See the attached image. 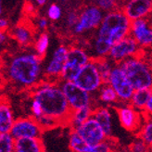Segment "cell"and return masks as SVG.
Listing matches in <instances>:
<instances>
[{
  "label": "cell",
  "mask_w": 152,
  "mask_h": 152,
  "mask_svg": "<svg viewBox=\"0 0 152 152\" xmlns=\"http://www.w3.org/2000/svg\"><path fill=\"white\" fill-rule=\"evenodd\" d=\"M42 60L36 52L22 51L4 59L2 75L17 90H32L42 82Z\"/></svg>",
  "instance_id": "obj_1"
},
{
  "label": "cell",
  "mask_w": 152,
  "mask_h": 152,
  "mask_svg": "<svg viewBox=\"0 0 152 152\" xmlns=\"http://www.w3.org/2000/svg\"><path fill=\"white\" fill-rule=\"evenodd\" d=\"M131 22L121 9L106 12L93 39V58L108 57L112 45L130 34Z\"/></svg>",
  "instance_id": "obj_2"
},
{
  "label": "cell",
  "mask_w": 152,
  "mask_h": 152,
  "mask_svg": "<svg viewBox=\"0 0 152 152\" xmlns=\"http://www.w3.org/2000/svg\"><path fill=\"white\" fill-rule=\"evenodd\" d=\"M32 98L39 102L45 115L55 119L60 125H69L72 110L59 82H41L32 89Z\"/></svg>",
  "instance_id": "obj_3"
},
{
  "label": "cell",
  "mask_w": 152,
  "mask_h": 152,
  "mask_svg": "<svg viewBox=\"0 0 152 152\" xmlns=\"http://www.w3.org/2000/svg\"><path fill=\"white\" fill-rule=\"evenodd\" d=\"M131 85L137 89H152V63L144 58V54L128 58L118 64Z\"/></svg>",
  "instance_id": "obj_4"
},
{
  "label": "cell",
  "mask_w": 152,
  "mask_h": 152,
  "mask_svg": "<svg viewBox=\"0 0 152 152\" xmlns=\"http://www.w3.org/2000/svg\"><path fill=\"white\" fill-rule=\"evenodd\" d=\"M89 54L86 50L78 45H72L68 50L66 63L61 75V80L73 82L81 69L90 61Z\"/></svg>",
  "instance_id": "obj_5"
},
{
  "label": "cell",
  "mask_w": 152,
  "mask_h": 152,
  "mask_svg": "<svg viewBox=\"0 0 152 152\" xmlns=\"http://www.w3.org/2000/svg\"><path fill=\"white\" fill-rule=\"evenodd\" d=\"M105 13L106 12L94 4L85 7L80 11L79 20L72 29V33L75 35H80L97 29L104 19Z\"/></svg>",
  "instance_id": "obj_6"
},
{
  "label": "cell",
  "mask_w": 152,
  "mask_h": 152,
  "mask_svg": "<svg viewBox=\"0 0 152 152\" xmlns=\"http://www.w3.org/2000/svg\"><path fill=\"white\" fill-rule=\"evenodd\" d=\"M73 82L90 94L96 93L99 90L104 83L93 58L82 68Z\"/></svg>",
  "instance_id": "obj_7"
},
{
  "label": "cell",
  "mask_w": 152,
  "mask_h": 152,
  "mask_svg": "<svg viewBox=\"0 0 152 152\" xmlns=\"http://www.w3.org/2000/svg\"><path fill=\"white\" fill-rule=\"evenodd\" d=\"M59 83L60 87L72 110L93 107V99L89 92L83 90L72 81L61 80Z\"/></svg>",
  "instance_id": "obj_8"
},
{
  "label": "cell",
  "mask_w": 152,
  "mask_h": 152,
  "mask_svg": "<svg viewBox=\"0 0 152 152\" xmlns=\"http://www.w3.org/2000/svg\"><path fill=\"white\" fill-rule=\"evenodd\" d=\"M143 53L144 49L129 34L112 45L108 57L115 64H119L128 58L139 56L142 55Z\"/></svg>",
  "instance_id": "obj_9"
},
{
  "label": "cell",
  "mask_w": 152,
  "mask_h": 152,
  "mask_svg": "<svg viewBox=\"0 0 152 152\" xmlns=\"http://www.w3.org/2000/svg\"><path fill=\"white\" fill-rule=\"evenodd\" d=\"M44 131L38 121L31 116L15 120L10 134L15 140L20 138H41Z\"/></svg>",
  "instance_id": "obj_10"
},
{
  "label": "cell",
  "mask_w": 152,
  "mask_h": 152,
  "mask_svg": "<svg viewBox=\"0 0 152 152\" xmlns=\"http://www.w3.org/2000/svg\"><path fill=\"white\" fill-rule=\"evenodd\" d=\"M68 50L69 48L64 45H60L53 52L48 64L45 66L44 70L43 75L45 78V81L56 83L61 81V75L66 63Z\"/></svg>",
  "instance_id": "obj_11"
},
{
  "label": "cell",
  "mask_w": 152,
  "mask_h": 152,
  "mask_svg": "<svg viewBox=\"0 0 152 152\" xmlns=\"http://www.w3.org/2000/svg\"><path fill=\"white\" fill-rule=\"evenodd\" d=\"M108 83L113 87L119 96V99L121 103H129L134 92V88L128 80L127 76L121 68L115 64L110 75Z\"/></svg>",
  "instance_id": "obj_12"
},
{
  "label": "cell",
  "mask_w": 152,
  "mask_h": 152,
  "mask_svg": "<svg viewBox=\"0 0 152 152\" xmlns=\"http://www.w3.org/2000/svg\"><path fill=\"white\" fill-rule=\"evenodd\" d=\"M116 111L121 125L126 131L132 133L139 132L145 120L143 112L134 109L129 103H124V105L119 106L116 108Z\"/></svg>",
  "instance_id": "obj_13"
},
{
  "label": "cell",
  "mask_w": 152,
  "mask_h": 152,
  "mask_svg": "<svg viewBox=\"0 0 152 152\" xmlns=\"http://www.w3.org/2000/svg\"><path fill=\"white\" fill-rule=\"evenodd\" d=\"M120 9L131 21L148 19L152 14V0H121Z\"/></svg>",
  "instance_id": "obj_14"
},
{
  "label": "cell",
  "mask_w": 152,
  "mask_h": 152,
  "mask_svg": "<svg viewBox=\"0 0 152 152\" xmlns=\"http://www.w3.org/2000/svg\"><path fill=\"white\" fill-rule=\"evenodd\" d=\"M75 130L78 132V134L85 139L89 146L96 145V144L104 141L106 138H108L102 127L93 116L83 124L75 128Z\"/></svg>",
  "instance_id": "obj_15"
},
{
  "label": "cell",
  "mask_w": 152,
  "mask_h": 152,
  "mask_svg": "<svg viewBox=\"0 0 152 152\" xmlns=\"http://www.w3.org/2000/svg\"><path fill=\"white\" fill-rule=\"evenodd\" d=\"M130 35L143 49L152 48V24L148 19L133 20L131 22Z\"/></svg>",
  "instance_id": "obj_16"
},
{
  "label": "cell",
  "mask_w": 152,
  "mask_h": 152,
  "mask_svg": "<svg viewBox=\"0 0 152 152\" xmlns=\"http://www.w3.org/2000/svg\"><path fill=\"white\" fill-rule=\"evenodd\" d=\"M34 26L26 22H19L13 28L9 30V34L12 39H14L21 47H29L34 44Z\"/></svg>",
  "instance_id": "obj_17"
},
{
  "label": "cell",
  "mask_w": 152,
  "mask_h": 152,
  "mask_svg": "<svg viewBox=\"0 0 152 152\" xmlns=\"http://www.w3.org/2000/svg\"><path fill=\"white\" fill-rule=\"evenodd\" d=\"M14 115L10 102L2 96L0 104V134L10 133L14 124Z\"/></svg>",
  "instance_id": "obj_18"
},
{
  "label": "cell",
  "mask_w": 152,
  "mask_h": 152,
  "mask_svg": "<svg viewBox=\"0 0 152 152\" xmlns=\"http://www.w3.org/2000/svg\"><path fill=\"white\" fill-rule=\"evenodd\" d=\"M100 124L107 137H112V117L108 107L94 108L92 115Z\"/></svg>",
  "instance_id": "obj_19"
},
{
  "label": "cell",
  "mask_w": 152,
  "mask_h": 152,
  "mask_svg": "<svg viewBox=\"0 0 152 152\" xmlns=\"http://www.w3.org/2000/svg\"><path fill=\"white\" fill-rule=\"evenodd\" d=\"M15 152H45L41 138H20L15 140Z\"/></svg>",
  "instance_id": "obj_20"
},
{
  "label": "cell",
  "mask_w": 152,
  "mask_h": 152,
  "mask_svg": "<svg viewBox=\"0 0 152 152\" xmlns=\"http://www.w3.org/2000/svg\"><path fill=\"white\" fill-rule=\"evenodd\" d=\"M152 89H137L134 90V92L132 96V98L129 104L132 105L134 109L137 110L144 112L146 109V106L149 99L151 95Z\"/></svg>",
  "instance_id": "obj_21"
},
{
  "label": "cell",
  "mask_w": 152,
  "mask_h": 152,
  "mask_svg": "<svg viewBox=\"0 0 152 152\" xmlns=\"http://www.w3.org/2000/svg\"><path fill=\"white\" fill-rule=\"evenodd\" d=\"M93 110H94L93 107H87V108L72 110L70 118V123H69L71 129L77 128L78 126L85 123V121H86L89 118L92 117Z\"/></svg>",
  "instance_id": "obj_22"
},
{
  "label": "cell",
  "mask_w": 152,
  "mask_h": 152,
  "mask_svg": "<svg viewBox=\"0 0 152 152\" xmlns=\"http://www.w3.org/2000/svg\"><path fill=\"white\" fill-rule=\"evenodd\" d=\"M97 92H98V99L102 103H105L107 105H114L118 102H121L116 91L108 83H103L102 86L99 88Z\"/></svg>",
  "instance_id": "obj_23"
},
{
  "label": "cell",
  "mask_w": 152,
  "mask_h": 152,
  "mask_svg": "<svg viewBox=\"0 0 152 152\" xmlns=\"http://www.w3.org/2000/svg\"><path fill=\"white\" fill-rule=\"evenodd\" d=\"M89 147L75 129H71L69 134V148L72 152H88Z\"/></svg>",
  "instance_id": "obj_24"
},
{
  "label": "cell",
  "mask_w": 152,
  "mask_h": 152,
  "mask_svg": "<svg viewBox=\"0 0 152 152\" xmlns=\"http://www.w3.org/2000/svg\"><path fill=\"white\" fill-rule=\"evenodd\" d=\"M96 63L97 69L99 71V73L101 75V78L103 80V83H106L109 82L110 75L111 73V71L113 69V61L109 57H103V58H93Z\"/></svg>",
  "instance_id": "obj_25"
},
{
  "label": "cell",
  "mask_w": 152,
  "mask_h": 152,
  "mask_svg": "<svg viewBox=\"0 0 152 152\" xmlns=\"http://www.w3.org/2000/svg\"><path fill=\"white\" fill-rule=\"evenodd\" d=\"M49 40H50L49 34L47 32H42L39 34V36L37 37V39L34 41V51L42 58H44L45 54H47V51L49 45Z\"/></svg>",
  "instance_id": "obj_26"
},
{
  "label": "cell",
  "mask_w": 152,
  "mask_h": 152,
  "mask_svg": "<svg viewBox=\"0 0 152 152\" xmlns=\"http://www.w3.org/2000/svg\"><path fill=\"white\" fill-rule=\"evenodd\" d=\"M144 124L137 133V136L141 137L148 145L152 148V116H145Z\"/></svg>",
  "instance_id": "obj_27"
},
{
  "label": "cell",
  "mask_w": 152,
  "mask_h": 152,
  "mask_svg": "<svg viewBox=\"0 0 152 152\" xmlns=\"http://www.w3.org/2000/svg\"><path fill=\"white\" fill-rule=\"evenodd\" d=\"M88 152H115V143L112 137H108L96 145L90 146Z\"/></svg>",
  "instance_id": "obj_28"
},
{
  "label": "cell",
  "mask_w": 152,
  "mask_h": 152,
  "mask_svg": "<svg viewBox=\"0 0 152 152\" xmlns=\"http://www.w3.org/2000/svg\"><path fill=\"white\" fill-rule=\"evenodd\" d=\"M0 152H15V139L10 133L0 134Z\"/></svg>",
  "instance_id": "obj_29"
},
{
  "label": "cell",
  "mask_w": 152,
  "mask_h": 152,
  "mask_svg": "<svg viewBox=\"0 0 152 152\" xmlns=\"http://www.w3.org/2000/svg\"><path fill=\"white\" fill-rule=\"evenodd\" d=\"M94 5L97 6L104 12H109L121 7V0H92Z\"/></svg>",
  "instance_id": "obj_30"
},
{
  "label": "cell",
  "mask_w": 152,
  "mask_h": 152,
  "mask_svg": "<svg viewBox=\"0 0 152 152\" xmlns=\"http://www.w3.org/2000/svg\"><path fill=\"white\" fill-rule=\"evenodd\" d=\"M128 149L131 152H150L151 148L141 137L137 136L129 146Z\"/></svg>",
  "instance_id": "obj_31"
},
{
  "label": "cell",
  "mask_w": 152,
  "mask_h": 152,
  "mask_svg": "<svg viewBox=\"0 0 152 152\" xmlns=\"http://www.w3.org/2000/svg\"><path fill=\"white\" fill-rule=\"evenodd\" d=\"M48 18L52 21H57L61 19L62 17V10L58 4H51L47 11Z\"/></svg>",
  "instance_id": "obj_32"
},
{
  "label": "cell",
  "mask_w": 152,
  "mask_h": 152,
  "mask_svg": "<svg viewBox=\"0 0 152 152\" xmlns=\"http://www.w3.org/2000/svg\"><path fill=\"white\" fill-rule=\"evenodd\" d=\"M38 121V123L40 124V125L43 127V129L45 131L47 129H51V128H55L59 124V123L58 121H56L55 119H53L49 116H47V115H44L41 116L39 119H37Z\"/></svg>",
  "instance_id": "obj_33"
},
{
  "label": "cell",
  "mask_w": 152,
  "mask_h": 152,
  "mask_svg": "<svg viewBox=\"0 0 152 152\" xmlns=\"http://www.w3.org/2000/svg\"><path fill=\"white\" fill-rule=\"evenodd\" d=\"M79 15H80V12H77L75 10H71L70 12H68L66 19H65L66 26L68 28L73 29L79 20Z\"/></svg>",
  "instance_id": "obj_34"
},
{
  "label": "cell",
  "mask_w": 152,
  "mask_h": 152,
  "mask_svg": "<svg viewBox=\"0 0 152 152\" xmlns=\"http://www.w3.org/2000/svg\"><path fill=\"white\" fill-rule=\"evenodd\" d=\"M30 110H31L32 116L34 118H35L36 120L39 119L41 116L44 115V111H43L41 105L39 104V102H38L37 100L34 99V98H32L31 105H30Z\"/></svg>",
  "instance_id": "obj_35"
},
{
  "label": "cell",
  "mask_w": 152,
  "mask_h": 152,
  "mask_svg": "<svg viewBox=\"0 0 152 152\" xmlns=\"http://www.w3.org/2000/svg\"><path fill=\"white\" fill-rule=\"evenodd\" d=\"M36 25H37L38 29L41 30V31H43V32H45L48 27V20L47 18L40 17V18H38L37 20H36Z\"/></svg>",
  "instance_id": "obj_36"
},
{
  "label": "cell",
  "mask_w": 152,
  "mask_h": 152,
  "mask_svg": "<svg viewBox=\"0 0 152 152\" xmlns=\"http://www.w3.org/2000/svg\"><path fill=\"white\" fill-rule=\"evenodd\" d=\"M143 114L145 116H152V92H151L149 99L148 101V104L146 106V109L144 110Z\"/></svg>",
  "instance_id": "obj_37"
},
{
  "label": "cell",
  "mask_w": 152,
  "mask_h": 152,
  "mask_svg": "<svg viewBox=\"0 0 152 152\" xmlns=\"http://www.w3.org/2000/svg\"><path fill=\"white\" fill-rule=\"evenodd\" d=\"M0 28H1V31H9V28H10V23H9V20L2 18L0 20Z\"/></svg>",
  "instance_id": "obj_38"
},
{
  "label": "cell",
  "mask_w": 152,
  "mask_h": 152,
  "mask_svg": "<svg viewBox=\"0 0 152 152\" xmlns=\"http://www.w3.org/2000/svg\"><path fill=\"white\" fill-rule=\"evenodd\" d=\"M33 1H34L37 6H44L45 3H47L48 0H33Z\"/></svg>",
  "instance_id": "obj_39"
},
{
  "label": "cell",
  "mask_w": 152,
  "mask_h": 152,
  "mask_svg": "<svg viewBox=\"0 0 152 152\" xmlns=\"http://www.w3.org/2000/svg\"><path fill=\"white\" fill-rule=\"evenodd\" d=\"M61 2H63V3H66V2H68V1H70V0H60Z\"/></svg>",
  "instance_id": "obj_40"
},
{
  "label": "cell",
  "mask_w": 152,
  "mask_h": 152,
  "mask_svg": "<svg viewBox=\"0 0 152 152\" xmlns=\"http://www.w3.org/2000/svg\"><path fill=\"white\" fill-rule=\"evenodd\" d=\"M150 61H151V63H152V52H151V58H150Z\"/></svg>",
  "instance_id": "obj_41"
},
{
  "label": "cell",
  "mask_w": 152,
  "mask_h": 152,
  "mask_svg": "<svg viewBox=\"0 0 152 152\" xmlns=\"http://www.w3.org/2000/svg\"><path fill=\"white\" fill-rule=\"evenodd\" d=\"M125 152H131V151H130V150H129V149H128V150H127V151H125Z\"/></svg>",
  "instance_id": "obj_42"
},
{
  "label": "cell",
  "mask_w": 152,
  "mask_h": 152,
  "mask_svg": "<svg viewBox=\"0 0 152 152\" xmlns=\"http://www.w3.org/2000/svg\"><path fill=\"white\" fill-rule=\"evenodd\" d=\"M151 151H152V148H151Z\"/></svg>",
  "instance_id": "obj_43"
},
{
  "label": "cell",
  "mask_w": 152,
  "mask_h": 152,
  "mask_svg": "<svg viewBox=\"0 0 152 152\" xmlns=\"http://www.w3.org/2000/svg\"><path fill=\"white\" fill-rule=\"evenodd\" d=\"M150 152H152V151H150Z\"/></svg>",
  "instance_id": "obj_44"
}]
</instances>
